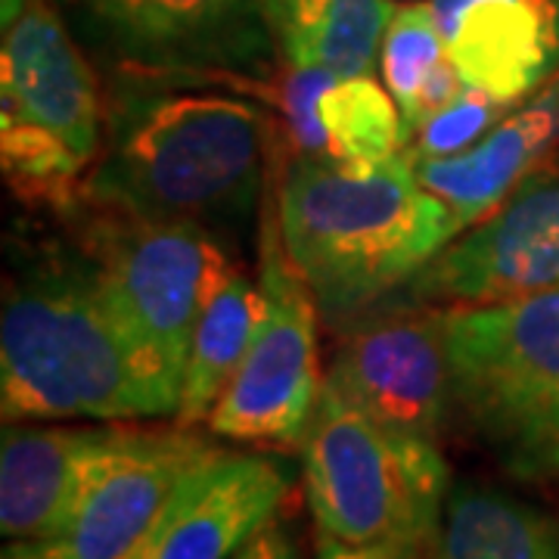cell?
Wrapping results in <instances>:
<instances>
[{
  "label": "cell",
  "instance_id": "obj_22",
  "mask_svg": "<svg viewBox=\"0 0 559 559\" xmlns=\"http://www.w3.org/2000/svg\"><path fill=\"white\" fill-rule=\"evenodd\" d=\"M513 106L488 97L485 91L476 87H463L457 100H451L441 112L417 128L404 156L411 159H448L457 156L463 150H469L473 143H479L495 124H498Z\"/></svg>",
  "mask_w": 559,
  "mask_h": 559
},
{
  "label": "cell",
  "instance_id": "obj_7",
  "mask_svg": "<svg viewBox=\"0 0 559 559\" xmlns=\"http://www.w3.org/2000/svg\"><path fill=\"white\" fill-rule=\"evenodd\" d=\"M81 209L87 215L79 221V249L97 267L143 355L180 395L193 330L234 261L215 234L197 224Z\"/></svg>",
  "mask_w": 559,
  "mask_h": 559
},
{
  "label": "cell",
  "instance_id": "obj_11",
  "mask_svg": "<svg viewBox=\"0 0 559 559\" xmlns=\"http://www.w3.org/2000/svg\"><path fill=\"white\" fill-rule=\"evenodd\" d=\"M221 444L197 429L103 426L69 528L40 540L53 559H128L168 498Z\"/></svg>",
  "mask_w": 559,
  "mask_h": 559
},
{
  "label": "cell",
  "instance_id": "obj_15",
  "mask_svg": "<svg viewBox=\"0 0 559 559\" xmlns=\"http://www.w3.org/2000/svg\"><path fill=\"white\" fill-rule=\"evenodd\" d=\"M559 146V72L516 103L469 150L448 159H411L417 180L439 197L460 234L485 221Z\"/></svg>",
  "mask_w": 559,
  "mask_h": 559
},
{
  "label": "cell",
  "instance_id": "obj_19",
  "mask_svg": "<svg viewBox=\"0 0 559 559\" xmlns=\"http://www.w3.org/2000/svg\"><path fill=\"white\" fill-rule=\"evenodd\" d=\"M261 314H264L261 283L242 274L240 267H230L227 277L218 283V289L212 293V299L205 301L190 340L183 392L175 414L178 426L197 429L209 423L221 395L227 392V385L240 370L252 336L259 330Z\"/></svg>",
  "mask_w": 559,
  "mask_h": 559
},
{
  "label": "cell",
  "instance_id": "obj_24",
  "mask_svg": "<svg viewBox=\"0 0 559 559\" xmlns=\"http://www.w3.org/2000/svg\"><path fill=\"white\" fill-rule=\"evenodd\" d=\"M234 559H301V557L293 535H289L277 520H271Z\"/></svg>",
  "mask_w": 559,
  "mask_h": 559
},
{
  "label": "cell",
  "instance_id": "obj_26",
  "mask_svg": "<svg viewBox=\"0 0 559 559\" xmlns=\"http://www.w3.org/2000/svg\"><path fill=\"white\" fill-rule=\"evenodd\" d=\"M25 7H28V0H0V22H3V25L13 22Z\"/></svg>",
  "mask_w": 559,
  "mask_h": 559
},
{
  "label": "cell",
  "instance_id": "obj_1",
  "mask_svg": "<svg viewBox=\"0 0 559 559\" xmlns=\"http://www.w3.org/2000/svg\"><path fill=\"white\" fill-rule=\"evenodd\" d=\"M180 395L143 355L100 274L53 252L10 283L0 318L3 423L175 417Z\"/></svg>",
  "mask_w": 559,
  "mask_h": 559
},
{
  "label": "cell",
  "instance_id": "obj_9",
  "mask_svg": "<svg viewBox=\"0 0 559 559\" xmlns=\"http://www.w3.org/2000/svg\"><path fill=\"white\" fill-rule=\"evenodd\" d=\"M84 10L103 47L143 79L271 84L264 0H84Z\"/></svg>",
  "mask_w": 559,
  "mask_h": 559
},
{
  "label": "cell",
  "instance_id": "obj_13",
  "mask_svg": "<svg viewBox=\"0 0 559 559\" xmlns=\"http://www.w3.org/2000/svg\"><path fill=\"white\" fill-rule=\"evenodd\" d=\"M293 469L261 451H224L200 463L168 498L128 559H234L289 495Z\"/></svg>",
  "mask_w": 559,
  "mask_h": 559
},
{
  "label": "cell",
  "instance_id": "obj_3",
  "mask_svg": "<svg viewBox=\"0 0 559 559\" xmlns=\"http://www.w3.org/2000/svg\"><path fill=\"white\" fill-rule=\"evenodd\" d=\"M277 221L286 255L333 326L380 308L460 237L451 209L404 153L370 168L296 156L280 183Z\"/></svg>",
  "mask_w": 559,
  "mask_h": 559
},
{
  "label": "cell",
  "instance_id": "obj_21",
  "mask_svg": "<svg viewBox=\"0 0 559 559\" xmlns=\"http://www.w3.org/2000/svg\"><path fill=\"white\" fill-rule=\"evenodd\" d=\"M448 62L439 20L429 0L399 3L385 28L380 50V75L401 109L414 100L419 87Z\"/></svg>",
  "mask_w": 559,
  "mask_h": 559
},
{
  "label": "cell",
  "instance_id": "obj_17",
  "mask_svg": "<svg viewBox=\"0 0 559 559\" xmlns=\"http://www.w3.org/2000/svg\"><path fill=\"white\" fill-rule=\"evenodd\" d=\"M264 16L286 69L373 75L395 0H264Z\"/></svg>",
  "mask_w": 559,
  "mask_h": 559
},
{
  "label": "cell",
  "instance_id": "obj_27",
  "mask_svg": "<svg viewBox=\"0 0 559 559\" xmlns=\"http://www.w3.org/2000/svg\"><path fill=\"white\" fill-rule=\"evenodd\" d=\"M395 3H417V0H395Z\"/></svg>",
  "mask_w": 559,
  "mask_h": 559
},
{
  "label": "cell",
  "instance_id": "obj_25",
  "mask_svg": "<svg viewBox=\"0 0 559 559\" xmlns=\"http://www.w3.org/2000/svg\"><path fill=\"white\" fill-rule=\"evenodd\" d=\"M0 559H53V557L44 550V544H40V540H13V544L3 550V557Z\"/></svg>",
  "mask_w": 559,
  "mask_h": 559
},
{
  "label": "cell",
  "instance_id": "obj_14",
  "mask_svg": "<svg viewBox=\"0 0 559 559\" xmlns=\"http://www.w3.org/2000/svg\"><path fill=\"white\" fill-rule=\"evenodd\" d=\"M466 87L516 106L559 72V0H429Z\"/></svg>",
  "mask_w": 559,
  "mask_h": 559
},
{
  "label": "cell",
  "instance_id": "obj_12",
  "mask_svg": "<svg viewBox=\"0 0 559 559\" xmlns=\"http://www.w3.org/2000/svg\"><path fill=\"white\" fill-rule=\"evenodd\" d=\"M326 380L382 426L436 441L454 411L441 308L382 305L345 323Z\"/></svg>",
  "mask_w": 559,
  "mask_h": 559
},
{
  "label": "cell",
  "instance_id": "obj_10",
  "mask_svg": "<svg viewBox=\"0 0 559 559\" xmlns=\"http://www.w3.org/2000/svg\"><path fill=\"white\" fill-rule=\"evenodd\" d=\"M547 289H559V146L488 218L454 237L385 301L454 308Z\"/></svg>",
  "mask_w": 559,
  "mask_h": 559
},
{
  "label": "cell",
  "instance_id": "obj_6",
  "mask_svg": "<svg viewBox=\"0 0 559 559\" xmlns=\"http://www.w3.org/2000/svg\"><path fill=\"white\" fill-rule=\"evenodd\" d=\"M299 451L318 532L348 544L432 547L451 491V469L436 441L382 426L323 380Z\"/></svg>",
  "mask_w": 559,
  "mask_h": 559
},
{
  "label": "cell",
  "instance_id": "obj_23",
  "mask_svg": "<svg viewBox=\"0 0 559 559\" xmlns=\"http://www.w3.org/2000/svg\"><path fill=\"white\" fill-rule=\"evenodd\" d=\"M314 559H432V547L419 540H373V544H348L318 532Z\"/></svg>",
  "mask_w": 559,
  "mask_h": 559
},
{
  "label": "cell",
  "instance_id": "obj_8",
  "mask_svg": "<svg viewBox=\"0 0 559 559\" xmlns=\"http://www.w3.org/2000/svg\"><path fill=\"white\" fill-rule=\"evenodd\" d=\"M264 314L237 377L209 417L212 436L255 448H299L318 407V301L280 237L277 215L261 224Z\"/></svg>",
  "mask_w": 559,
  "mask_h": 559
},
{
  "label": "cell",
  "instance_id": "obj_4",
  "mask_svg": "<svg viewBox=\"0 0 559 559\" xmlns=\"http://www.w3.org/2000/svg\"><path fill=\"white\" fill-rule=\"evenodd\" d=\"M454 411L507 476H559V289L441 308Z\"/></svg>",
  "mask_w": 559,
  "mask_h": 559
},
{
  "label": "cell",
  "instance_id": "obj_5",
  "mask_svg": "<svg viewBox=\"0 0 559 559\" xmlns=\"http://www.w3.org/2000/svg\"><path fill=\"white\" fill-rule=\"evenodd\" d=\"M103 153L100 84L47 0H28L0 44V168L32 205L75 209Z\"/></svg>",
  "mask_w": 559,
  "mask_h": 559
},
{
  "label": "cell",
  "instance_id": "obj_16",
  "mask_svg": "<svg viewBox=\"0 0 559 559\" xmlns=\"http://www.w3.org/2000/svg\"><path fill=\"white\" fill-rule=\"evenodd\" d=\"M103 426L7 423L0 439V532L57 540L69 528Z\"/></svg>",
  "mask_w": 559,
  "mask_h": 559
},
{
  "label": "cell",
  "instance_id": "obj_2",
  "mask_svg": "<svg viewBox=\"0 0 559 559\" xmlns=\"http://www.w3.org/2000/svg\"><path fill=\"white\" fill-rule=\"evenodd\" d=\"M271 119L218 91H128L109 112L100 159L81 187L87 209L240 227L261 197Z\"/></svg>",
  "mask_w": 559,
  "mask_h": 559
},
{
  "label": "cell",
  "instance_id": "obj_20",
  "mask_svg": "<svg viewBox=\"0 0 559 559\" xmlns=\"http://www.w3.org/2000/svg\"><path fill=\"white\" fill-rule=\"evenodd\" d=\"M330 159L370 168L407 150V124L392 91L373 75L336 79L318 103Z\"/></svg>",
  "mask_w": 559,
  "mask_h": 559
},
{
  "label": "cell",
  "instance_id": "obj_18",
  "mask_svg": "<svg viewBox=\"0 0 559 559\" xmlns=\"http://www.w3.org/2000/svg\"><path fill=\"white\" fill-rule=\"evenodd\" d=\"M432 559H559V520L495 485H451Z\"/></svg>",
  "mask_w": 559,
  "mask_h": 559
}]
</instances>
